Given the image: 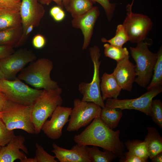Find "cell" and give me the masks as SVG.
<instances>
[{
    "mask_svg": "<svg viewBox=\"0 0 162 162\" xmlns=\"http://www.w3.org/2000/svg\"><path fill=\"white\" fill-rule=\"evenodd\" d=\"M19 12L23 34L29 26L32 25L35 27L39 26L45 10L39 0H21Z\"/></svg>",
    "mask_w": 162,
    "mask_h": 162,
    "instance_id": "13",
    "label": "cell"
},
{
    "mask_svg": "<svg viewBox=\"0 0 162 162\" xmlns=\"http://www.w3.org/2000/svg\"><path fill=\"white\" fill-rule=\"evenodd\" d=\"M120 134L119 130L115 131L110 128L98 117L81 133L75 135L74 140L79 145L101 147L121 158L123 155L124 147L120 140Z\"/></svg>",
    "mask_w": 162,
    "mask_h": 162,
    "instance_id": "1",
    "label": "cell"
},
{
    "mask_svg": "<svg viewBox=\"0 0 162 162\" xmlns=\"http://www.w3.org/2000/svg\"><path fill=\"white\" fill-rule=\"evenodd\" d=\"M127 16L123 25L131 42L138 43L144 41L151 29L152 22L147 16L133 13L128 5Z\"/></svg>",
    "mask_w": 162,
    "mask_h": 162,
    "instance_id": "10",
    "label": "cell"
},
{
    "mask_svg": "<svg viewBox=\"0 0 162 162\" xmlns=\"http://www.w3.org/2000/svg\"><path fill=\"white\" fill-rule=\"evenodd\" d=\"M89 50L94 65L92 79L90 83L81 82L79 85L78 89L82 95V100L94 103L103 108L105 104L101 95L99 77L100 49L98 46L94 45L90 47Z\"/></svg>",
    "mask_w": 162,
    "mask_h": 162,
    "instance_id": "7",
    "label": "cell"
},
{
    "mask_svg": "<svg viewBox=\"0 0 162 162\" xmlns=\"http://www.w3.org/2000/svg\"><path fill=\"white\" fill-rule=\"evenodd\" d=\"M62 89L59 86L53 89H43L41 94L33 105L32 119L35 134L40 132L45 122L58 106L62 105Z\"/></svg>",
    "mask_w": 162,
    "mask_h": 162,
    "instance_id": "3",
    "label": "cell"
},
{
    "mask_svg": "<svg viewBox=\"0 0 162 162\" xmlns=\"http://www.w3.org/2000/svg\"><path fill=\"white\" fill-rule=\"evenodd\" d=\"M62 9V8L58 5L54 6L50 8L49 11L50 14L52 17Z\"/></svg>",
    "mask_w": 162,
    "mask_h": 162,
    "instance_id": "40",
    "label": "cell"
},
{
    "mask_svg": "<svg viewBox=\"0 0 162 162\" xmlns=\"http://www.w3.org/2000/svg\"><path fill=\"white\" fill-rule=\"evenodd\" d=\"M21 162H37L36 160L34 157L33 158H27L26 157L25 159L20 161Z\"/></svg>",
    "mask_w": 162,
    "mask_h": 162,
    "instance_id": "42",
    "label": "cell"
},
{
    "mask_svg": "<svg viewBox=\"0 0 162 162\" xmlns=\"http://www.w3.org/2000/svg\"><path fill=\"white\" fill-rule=\"evenodd\" d=\"M150 45V43L143 41L137 43L136 47L130 48L131 56L136 63L135 82L143 88L147 86L151 80L158 57L157 53L149 50Z\"/></svg>",
    "mask_w": 162,
    "mask_h": 162,
    "instance_id": "4",
    "label": "cell"
},
{
    "mask_svg": "<svg viewBox=\"0 0 162 162\" xmlns=\"http://www.w3.org/2000/svg\"><path fill=\"white\" fill-rule=\"evenodd\" d=\"M151 116L153 121L162 128V103L160 99L152 100L151 106Z\"/></svg>",
    "mask_w": 162,
    "mask_h": 162,
    "instance_id": "29",
    "label": "cell"
},
{
    "mask_svg": "<svg viewBox=\"0 0 162 162\" xmlns=\"http://www.w3.org/2000/svg\"><path fill=\"white\" fill-rule=\"evenodd\" d=\"M32 43L34 48L39 49L42 48L45 46L46 40L43 35L40 34H38L33 37Z\"/></svg>",
    "mask_w": 162,
    "mask_h": 162,
    "instance_id": "34",
    "label": "cell"
},
{
    "mask_svg": "<svg viewBox=\"0 0 162 162\" xmlns=\"http://www.w3.org/2000/svg\"><path fill=\"white\" fill-rule=\"evenodd\" d=\"M122 116V110L105 107L101 108L100 118L106 125L113 130L117 126Z\"/></svg>",
    "mask_w": 162,
    "mask_h": 162,
    "instance_id": "22",
    "label": "cell"
},
{
    "mask_svg": "<svg viewBox=\"0 0 162 162\" xmlns=\"http://www.w3.org/2000/svg\"><path fill=\"white\" fill-rule=\"evenodd\" d=\"M87 148L91 162H110L117 157L110 151H100L96 146L90 147L87 146Z\"/></svg>",
    "mask_w": 162,
    "mask_h": 162,
    "instance_id": "25",
    "label": "cell"
},
{
    "mask_svg": "<svg viewBox=\"0 0 162 162\" xmlns=\"http://www.w3.org/2000/svg\"><path fill=\"white\" fill-rule=\"evenodd\" d=\"M101 79L100 87L103 101L108 98L118 99L122 89L112 73H105Z\"/></svg>",
    "mask_w": 162,
    "mask_h": 162,
    "instance_id": "18",
    "label": "cell"
},
{
    "mask_svg": "<svg viewBox=\"0 0 162 162\" xmlns=\"http://www.w3.org/2000/svg\"><path fill=\"white\" fill-rule=\"evenodd\" d=\"M70 0H39L40 3L42 4L49 5L52 1L55 2L57 5L62 8H65Z\"/></svg>",
    "mask_w": 162,
    "mask_h": 162,
    "instance_id": "37",
    "label": "cell"
},
{
    "mask_svg": "<svg viewBox=\"0 0 162 162\" xmlns=\"http://www.w3.org/2000/svg\"><path fill=\"white\" fill-rule=\"evenodd\" d=\"M0 92H1V91H0Z\"/></svg>",
    "mask_w": 162,
    "mask_h": 162,
    "instance_id": "46",
    "label": "cell"
},
{
    "mask_svg": "<svg viewBox=\"0 0 162 162\" xmlns=\"http://www.w3.org/2000/svg\"><path fill=\"white\" fill-rule=\"evenodd\" d=\"M162 92V86H160L148 90L136 98L124 100L108 98L105 104V107L116 108L122 110H135L151 116V103L153 99Z\"/></svg>",
    "mask_w": 162,
    "mask_h": 162,
    "instance_id": "9",
    "label": "cell"
},
{
    "mask_svg": "<svg viewBox=\"0 0 162 162\" xmlns=\"http://www.w3.org/2000/svg\"><path fill=\"white\" fill-rule=\"evenodd\" d=\"M15 135L14 130H9L0 118V146L6 145Z\"/></svg>",
    "mask_w": 162,
    "mask_h": 162,
    "instance_id": "31",
    "label": "cell"
},
{
    "mask_svg": "<svg viewBox=\"0 0 162 162\" xmlns=\"http://www.w3.org/2000/svg\"><path fill=\"white\" fill-rule=\"evenodd\" d=\"M0 90L10 101L24 105H33L43 91L30 87L17 77L0 80Z\"/></svg>",
    "mask_w": 162,
    "mask_h": 162,
    "instance_id": "6",
    "label": "cell"
},
{
    "mask_svg": "<svg viewBox=\"0 0 162 162\" xmlns=\"http://www.w3.org/2000/svg\"><path fill=\"white\" fill-rule=\"evenodd\" d=\"M2 147L0 146V150L1 149Z\"/></svg>",
    "mask_w": 162,
    "mask_h": 162,
    "instance_id": "44",
    "label": "cell"
},
{
    "mask_svg": "<svg viewBox=\"0 0 162 162\" xmlns=\"http://www.w3.org/2000/svg\"><path fill=\"white\" fill-rule=\"evenodd\" d=\"M93 3L97 2L103 8L108 21H110L113 15L116 4L112 3L110 0H90Z\"/></svg>",
    "mask_w": 162,
    "mask_h": 162,
    "instance_id": "32",
    "label": "cell"
},
{
    "mask_svg": "<svg viewBox=\"0 0 162 162\" xmlns=\"http://www.w3.org/2000/svg\"><path fill=\"white\" fill-rule=\"evenodd\" d=\"M52 146V152L60 162H91L87 146L76 144L69 149L60 147L53 143Z\"/></svg>",
    "mask_w": 162,
    "mask_h": 162,
    "instance_id": "17",
    "label": "cell"
},
{
    "mask_svg": "<svg viewBox=\"0 0 162 162\" xmlns=\"http://www.w3.org/2000/svg\"><path fill=\"white\" fill-rule=\"evenodd\" d=\"M93 3L90 0H70L65 8L74 18L88 11L93 7Z\"/></svg>",
    "mask_w": 162,
    "mask_h": 162,
    "instance_id": "24",
    "label": "cell"
},
{
    "mask_svg": "<svg viewBox=\"0 0 162 162\" xmlns=\"http://www.w3.org/2000/svg\"><path fill=\"white\" fill-rule=\"evenodd\" d=\"M119 160L121 162H147L148 160L134 155H123Z\"/></svg>",
    "mask_w": 162,
    "mask_h": 162,
    "instance_id": "36",
    "label": "cell"
},
{
    "mask_svg": "<svg viewBox=\"0 0 162 162\" xmlns=\"http://www.w3.org/2000/svg\"><path fill=\"white\" fill-rule=\"evenodd\" d=\"M22 32V25L0 31V45L17 47Z\"/></svg>",
    "mask_w": 162,
    "mask_h": 162,
    "instance_id": "21",
    "label": "cell"
},
{
    "mask_svg": "<svg viewBox=\"0 0 162 162\" xmlns=\"http://www.w3.org/2000/svg\"><path fill=\"white\" fill-rule=\"evenodd\" d=\"M117 63L112 74L122 89L131 92L136 76L135 65L129 56Z\"/></svg>",
    "mask_w": 162,
    "mask_h": 162,
    "instance_id": "15",
    "label": "cell"
},
{
    "mask_svg": "<svg viewBox=\"0 0 162 162\" xmlns=\"http://www.w3.org/2000/svg\"><path fill=\"white\" fill-rule=\"evenodd\" d=\"M14 47L8 45H0V60L14 52Z\"/></svg>",
    "mask_w": 162,
    "mask_h": 162,
    "instance_id": "35",
    "label": "cell"
},
{
    "mask_svg": "<svg viewBox=\"0 0 162 162\" xmlns=\"http://www.w3.org/2000/svg\"><path fill=\"white\" fill-rule=\"evenodd\" d=\"M100 11L98 7L93 6L86 13L73 18L71 21L72 26L79 28L83 34L84 40L82 49L86 50L90 42L94 26Z\"/></svg>",
    "mask_w": 162,
    "mask_h": 162,
    "instance_id": "14",
    "label": "cell"
},
{
    "mask_svg": "<svg viewBox=\"0 0 162 162\" xmlns=\"http://www.w3.org/2000/svg\"><path fill=\"white\" fill-rule=\"evenodd\" d=\"M5 79L4 76L0 68V80Z\"/></svg>",
    "mask_w": 162,
    "mask_h": 162,
    "instance_id": "43",
    "label": "cell"
},
{
    "mask_svg": "<svg viewBox=\"0 0 162 162\" xmlns=\"http://www.w3.org/2000/svg\"><path fill=\"white\" fill-rule=\"evenodd\" d=\"M151 160L152 162H162V152L156 155Z\"/></svg>",
    "mask_w": 162,
    "mask_h": 162,
    "instance_id": "41",
    "label": "cell"
},
{
    "mask_svg": "<svg viewBox=\"0 0 162 162\" xmlns=\"http://www.w3.org/2000/svg\"><path fill=\"white\" fill-rule=\"evenodd\" d=\"M21 0H0V8L19 11Z\"/></svg>",
    "mask_w": 162,
    "mask_h": 162,
    "instance_id": "33",
    "label": "cell"
},
{
    "mask_svg": "<svg viewBox=\"0 0 162 162\" xmlns=\"http://www.w3.org/2000/svg\"><path fill=\"white\" fill-rule=\"evenodd\" d=\"M35 55L31 50L21 48L0 60V68L5 79H16L17 74L28 63L36 60Z\"/></svg>",
    "mask_w": 162,
    "mask_h": 162,
    "instance_id": "11",
    "label": "cell"
},
{
    "mask_svg": "<svg viewBox=\"0 0 162 162\" xmlns=\"http://www.w3.org/2000/svg\"><path fill=\"white\" fill-rule=\"evenodd\" d=\"M25 137L21 135H15L0 150V162H14L18 159L20 161L27 156L20 149L28 154V148L24 145Z\"/></svg>",
    "mask_w": 162,
    "mask_h": 162,
    "instance_id": "16",
    "label": "cell"
},
{
    "mask_svg": "<svg viewBox=\"0 0 162 162\" xmlns=\"http://www.w3.org/2000/svg\"><path fill=\"white\" fill-rule=\"evenodd\" d=\"M53 64L50 60L42 58L33 62L23 69L17 78L36 88L53 89L58 87V82L52 80L50 73Z\"/></svg>",
    "mask_w": 162,
    "mask_h": 162,
    "instance_id": "2",
    "label": "cell"
},
{
    "mask_svg": "<svg viewBox=\"0 0 162 162\" xmlns=\"http://www.w3.org/2000/svg\"><path fill=\"white\" fill-rule=\"evenodd\" d=\"M71 107L58 106L43 124L41 130L49 138L53 140L59 139L62 136L64 126L69 121L71 111Z\"/></svg>",
    "mask_w": 162,
    "mask_h": 162,
    "instance_id": "12",
    "label": "cell"
},
{
    "mask_svg": "<svg viewBox=\"0 0 162 162\" xmlns=\"http://www.w3.org/2000/svg\"><path fill=\"white\" fill-rule=\"evenodd\" d=\"M104 54L106 57L116 60L117 62L129 56V52L126 47H118L106 43L104 45Z\"/></svg>",
    "mask_w": 162,
    "mask_h": 162,
    "instance_id": "27",
    "label": "cell"
},
{
    "mask_svg": "<svg viewBox=\"0 0 162 162\" xmlns=\"http://www.w3.org/2000/svg\"><path fill=\"white\" fill-rule=\"evenodd\" d=\"M21 25L19 11L0 8V31Z\"/></svg>",
    "mask_w": 162,
    "mask_h": 162,
    "instance_id": "20",
    "label": "cell"
},
{
    "mask_svg": "<svg viewBox=\"0 0 162 162\" xmlns=\"http://www.w3.org/2000/svg\"><path fill=\"white\" fill-rule=\"evenodd\" d=\"M158 57L154 66L152 79L147 86V90H150L162 85V48L157 52Z\"/></svg>",
    "mask_w": 162,
    "mask_h": 162,
    "instance_id": "26",
    "label": "cell"
},
{
    "mask_svg": "<svg viewBox=\"0 0 162 162\" xmlns=\"http://www.w3.org/2000/svg\"><path fill=\"white\" fill-rule=\"evenodd\" d=\"M134 0H133V1H132V3H133Z\"/></svg>",
    "mask_w": 162,
    "mask_h": 162,
    "instance_id": "45",
    "label": "cell"
},
{
    "mask_svg": "<svg viewBox=\"0 0 162 162\" xmlns=\"http://www.w3.org/2000/svg\"><path fill=\"white\" fill-rule=\"evenodd\" d=\"M128 152L124 153V156L134 155L148 160L149 155L146 142L140 140H128L125 143Z\"/></svg>",
    "mask_w": 162,
    "mask_h": 162,
    "instance_id": "23",
    "label": "cell"
},
{
    "mask_svg": "<svg viewBox=\"0 0 162 162\" xmlns=\"http://www.w3.org/2000/svg\"><path fill=\"white\" fill-rule=\"evenodd\" d=\"M33 105H24L9 100L3 111L0 113V118L9 130H23L29 134H35L32 119Z\"/></svg>",
    "mask_w": 162,
    "mask_h": 162,
    "instance_id": "5",
    "label": "cell"
},
{
    "mask_svg": "<svg viewBox=\"0 0 162 162\" xmlns=\"http://www.w3.org/2000/svg\"><path fill=\"white\" fill-rule=\"evenodd\" d=\"M65 16V13L62 9L52 18L55 21L57 22H60L64 20Z\"/></svg>",
    "mask_w": 162,
    "mask_h": 162,
    "instance_id": "39",
    "label": "cell"
},
{
    "mask_svg": "<svg viewBox=\"0 0 162 162\" xmlns=\"http://www.w3.org/2000/svg\"><path fill=\"white\" fill-rule=\"evenodd\" d=\"M101 40L103 42H107L111 45L122 47L125 43L129 41V39L123 26L119 24L117 26L116 34L114 37L108 40L103 38Z\"/></svg>",
    "mask_w": 162,
    "mask_h": 162,
    "instance_id": "28",
    "label": "cell"
},
{
    "mask_svg": "<svg viewBox=\"0 0 162 162\" xmlns=\"http://www.w3.org/2000/svg\"><path fill=\"white\" fill-rule=\"evenodd\" d=\"M147 130L144 141L147 145L149 158L151 159L156 155L162 152V137L154 127H148Z\"/></svg>",
    "mask_w": 162,
    "mask_h": 162,
    "instance_id": "19",
    "label": "cell"
},
{
    "mask_svg": "<svg viewBox=\"0 0 162 162\" xmlns=\"http://www.w3.org/2000/svg\"><path fill=\"white\" fill-rule=\"evenodd\" d=\"M73 106L67 128L68 131H77L95 118L100 117L102 108L94 103L76 98L73 101Z\"/></svg>",
    "mask_w": 162,
    "mask_h": 162,
    "instance_id": "8",
    "label": "cell"
},
{
    "mask_svg": "<svg viewBox=\"0 0 162 162\" xmlns=\"http://www.w3.org/2000/svg\"><path fill=\"white\" fill-rule=\"evenodd\" d=\"M36 148L35 156L34 157L37 162H57L58 160L56 159L55 156L48 153L41 145L38 143L35 144Z\"/></svg>",
    "mask_w": 162,
    "mask_h": 162,
    "instance_id": "30",
    "label": "cell"
},
{
    "mask_svg": "<svg viewBox=\"0 0 162 162\" xmlns=\"http://www.w3.org/2000/svg\"><path fill=\"white\" fill-rule=\"evenodd\" d=\"M8 101L5 94L2 92H0V113L4 109Z\"/></svg>",
    "mask_w": 162,
    "mask_h": 162,
    "instance_id": "38",
    "label": "cell"
}]
</instances>
